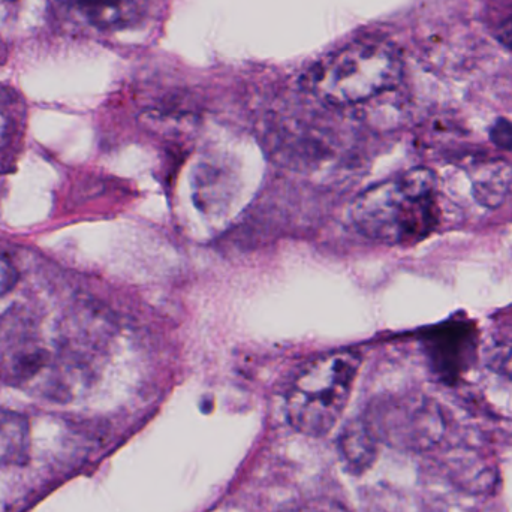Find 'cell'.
I'll list each match as a JSON object with an SVG mask.
<instances>
[{"mask_svg": "<svg viewBox=\"0 0 512 512\" xmlns=\"http://www.w3.org/2000/svg\"><path fill=\"white\" fill-rule=\"evenodd\" d=\"M340 451L352 469L363 471L372 465L376 454V436L366 421L354 424L346 430L340 444Z\"/></svg>", "mask_w": 512, "mask_h": 512, "instance_id": "cell-6", "label": "cell"}, {"mask_svg": "<svg viewBox=\"0 0 512 512\" xmlns=\"http://www.w3.org/2000/svg\"><path fill=\"white\" fill-rule=\"evenodd\" d=\"M358 233L388 246L429 239L442 222V194L432 170L414 168L370 186L351 207Z\"/></svg>", "mask_w": 512, "mask_h": 512, "instance_id": "cell-1", "label": "cell"}, {"mask_svg": "<svg viewBox=\"0 0 512 512\" xmlns=\"http://www.w3.org/2000/svg\"><path fill=\"white\" fill-rule=\"evenodd\" d=\"M373 433L408 447H426L438 441L441 423L429 408H400L387 411L378 426L367 423Z\"/></svg>", "mask_w": 512, "mask_h": 512, "instance_id": "cell-4", "label": "cell"}, {"mask_svg": "<svg viewBox=\"0 0 512 512\" xmlns=\"http://www.w3.org/2000/svg\"><path fill=\"white\" fill-rule=\"evenodd\" d=\"M71 9L84 23L98 29H114L135 20L140 0H69Z\"/></svg>", "mask_w": 512, "mask_h": 512, "instance_id": "cell-5", "label": "cell"}, {"mask_svg": "<svg viewBox=\"0 0 512 512\" xmlns=\"http://www.w3.org/2000/svg\"><path fill=\"white\" fill-rule=\"evenodd\" d=\"M493 138L499 146H511L512 144V126L510 123L501 122L496 125L493 131Z\"/></svg>", "mask_w": 512, "mask_h": 512, "instance_id": "cell-10", "label": "cell"}, {"mask_svg": "<svg viewBox=\"0 0 512 512\" xmlns=\"http://www.w3.org/2000/svg\"><path fill=\"white\" fill-rule=\"evenodd\" d=\"M402 69V57L393 45L381 39H358L319 62L310 87L327 104L349 107L396 86Z\"/></svg>", "mask_w": 512, "mask_h": 512, "instance_id": "cell-3", "label": "cell"}, {"mask_svg": "<svg viewBox=\"0 0 512 512\" xmlns=\"http://www.w3.org/2000/svg\"><path fill=\"white\" fill-rule=\"evenodd\" d=\"M490 363L502 375L512 379V340L501 342L492 351Z\"/></svg>", "mask_w": 512, "mask_h": 512, "instance_id": "cell-7", "label": "cell"}, {"mask_svg": "<svg viewBox=\"0 0 512 512\" xmlns=\"http://www.w3.org/2000/svg\"><path fill=\"white\" fill-rule=\"evenodd\" d=\"M15 283V270L6 259L0 258V295L8 292Z\"/></svg>", "mask_w": 512, "mask_h": 512, "instance_id": "cell-8", "label": "cell"}, {"mask_svg": "<svg viewBox=\"0 0 512 512\" xmlns=\"http://www.w3.org/2000/svg\"><path fill=\"white\" fill-rule=\"evenodd\" d=\"M498 39L505 47L512 48V15L499 24Z\"/></svg>", "mask_w": 512, "mask_h": 512, "instance_id": "cell-12", "label": "cell"}, {"mask_svg": "<svg viewBox=\"0 0 512 512\" xmlns=\"http://www.w3.org/2000/svg\"><path fill=\"white\" fill-rule=\"evenodd\" d=\"M294 512H340L339 510H334V508H319V507H309V508H301V510Z\"/></svg>", "mask_w": 512, "mask_h": 512, "instance_id": "cell-13", "label": "cell"}, {"mask_svg": "<svg viewBox=\"0 0 512 512\" xmlns=\"http://www.w3.org/2000/svg\"><path fill=\"white\" fill-rule=\"evenodd\" d=\"M360 367L355 351L328 352L304 364L286 394L291 426L313 438L330 433L348 406Z\"/></svg>", "mask_w": 512, "mask_h": 512, "instance_id": "cell-2", "label": "cell"}, {"mask_svg": "<svg viewBox=\"0 0 512 512\" xmlns=\"http://www.w3.org/2000/svg\"><path fill=\"white\" fill-rule=\"evenodd\" d=\"M21 2L23 0H0V27L5 26L14 18Z\"/></svg>", "mask_w": 512, "mask_h": 512, "instance_id": "cell-9", "label": "cell"}, {"mask_svg": "<svg viewBox=\"0 0 512 512\" xmlns=\"http://www.w3.org/2000/svg\"><path fill=\"white\" fill-rule=\"evenodd\" d=\"M11 129V117L6 113L5 108L0 105V147L8 143L9 137H11Z\"/></svg>", "mask_w": 512, "mask_h": 512, "instance_id": "cell-11", "label": "cell"}]
</instances>
